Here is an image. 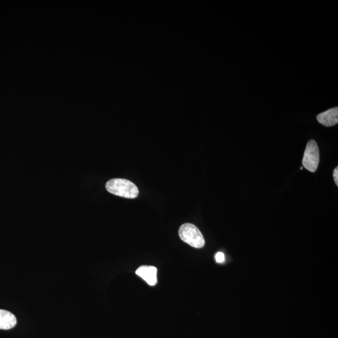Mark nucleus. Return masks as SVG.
Segmentation results:
<instances>
[{"instance_id": "f257e3e1", "label": "nucleus", "mask_w": 338, "mask_h": 338, "mask_svg": "<svg viewBox=\"0 0 338 338\" xmlns=\"http://www.w3.org/2000/svg\"><path fill=\"white\" fill-rule=\"evenodd\" d=\"M106 189L114 195L124 198L134 199L139 195L137 185L129 180L113 179L107 182Z\"/></svg>"}, {"instance_id": "f03ea898", "label": "nucleus", "mask_w": 338, "mask_h": 338, "mask_svg": "<svg viewBox=\"0 0 338 338\" xmlns=\"http://www.w3.org/2000/svg\"><path fill=\"white\" fill-rule=\"evenodd\" d=\"M179 235L183 241L192 247L199 249L204 246V236L195 225L189 223L182 225L179 228Z\"/></svg>"}, {"instance_id": "7ed1b4c3", "label": "nucleus", "mask_w": 338, "mask_h": 338, "mask_svg": "<svg viewBox=\"0 0 338 338\" xmlns=\"http://www.w3.org/2000/svg\"><path fill=\"white\" fill-rule=\"evenodd\" d=\"M320 163V151L314 140H309L304 151L303 165L307 170L314 173Z\"/></svg>"}, {"instance_id": "20e7f679", "label": "nucleus", "mask_w": 338, "mask_h": 338, "mask_svg": "<svg viewBox=\"0 0 338 338\" xmlns=\"http://www.w3.org/2000/svg\"><path fill=\"white\" fill-rule=\"evenodd\" d=\"M157 269L156 267L143 266L138 268L136 274L142 278L150 286H155L157 283Z\"/></svg>"}, {"instance_id": "39448f33", "label": "nucleus", "mask_w": 338, "mask_h": 338, "mask_svg": "<svg viewBox=\"0 0 338 338\" xmlns=\"http://www.w3.org/2000/svg\"><path fill=\"white\" fill-rule=\"evenodd\" d=\"M317 120L321 125L324 126H332L336 125L338 122L337 107L321 113L318 115Z\"/></svg>"}, {"instance_id": "423d86ee", "label": "nucleus", "mask_w": 338, "mask_h": 338, "mask_svg": "<svg viewBox=\"0 0 338 338\" xmlns=\"http://www.w3.org/2000/svg\"><path fill=\"white\" fill-rule=\"evenodd\" d=\"M15 315L7 310L0 309V329L8 330L12 329L16 325Z\"/></svg>"}, {"instance_id": "0eeeda50", "label": "nucleus", "mask_w": 338, "mask_h": 338, "mask_svg": "<svg viewBox=\"0 0 338 338\" xmlns=\"http://www.w3.org/2000/svg\"><path fill=\"white\" fill-rule=\"evenodd\" d=\"M216 261L217 263H222L225 261V256L223 252H219L216 253L215 256Z\"/></svg>"}, {"instance_id": "6e6552de", "label": "nucleus", "mask_w": 338, "mask_h": 338, "mask_svg": "<svg viewBox=\"0 0 338 338\" xmlns=\"http://www.w3.org/2000/svg\"><path fill=\"white\" fill-rule=\"evenodd\" d=\"M333 178L335 184L338 186V167L335 168L333 172Z\"/></svg>"}]
</instances>
